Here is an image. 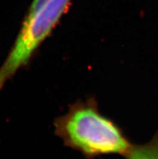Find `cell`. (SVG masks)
<instances>
[{
	"label": "cell",
	"mask_w": 158,
	"mask_h": 159,
	"mask_svg": "<svg viewBox=\"0 0 158 159\" xmlns=\"http://www.w3.org/2000/svg\"><path fill=\"white\" fill-rule=\"evenodd\" d=\"M54 133L66 147L87 159L109 154L124 156L132 143L123 129L103 115L94 98L78 99L55 119Z\"/></svg>",
	"instance_id": "cell-1"
},
{
	"label": "cell",
	"mask_w": 158,
	"mask_h": 159,
	"mask_svg": "<svg viewBox=\"0 0 158 159\" xmlns=\"http://www.w3.org/2000/svg\"><path fill=\"white\" fill-rule=\"evenodd\" d=\"M71 4L72 0H32L14 44L0 66V90L28 66Z\"/></svg>",
	"instance_id": "cell-2"
},
{
	"label": "cell",
	"mask_w": 158,
	"mask_h": 159,
	"mask_svg": "<svg viewBox=\"0 0 158 159\" xmlns=\"http://www.w3.org/2000/svg\"><path fill=\"white\" fill-rule=\"evenodd\" d=\"M125 159H158V129L152 139L144 144H132Z\"/></svg>",
	"instance_id": "cell-3"
}]
</instances>
